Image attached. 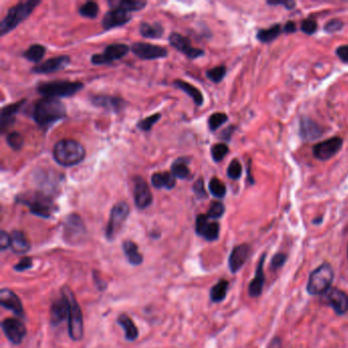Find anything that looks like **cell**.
I'll list each match as a JSON object with an SVG mask.
<instances>
[{
  "instance_id": "6da1fadb",
  "label": "cell",
  "mask_w": 348,
  "mask_h": 348,
  "mask_svg": "<svg viewBox=\"0 0 348 348\" xmlns=\"http://www.w3.org/2000/svg\"><path fill=\"white\" fill-rule=\"evenodd\" d=\"M67 115V109L59 99L45 97L38 100L33 109V119L41 127L49 126Z\"/></svg>"
},
{
  "instance_id": "7a4b0ae2",
  "label": "cell",
  "mask_w": 348,
  "mask_h": 348,
  "mask_svg": "<svg viewBox=\"0 0 348 348\" xmlns=\"http://www.w3.org/2000/svg\"><path fill=\"white\" fill-rule=\"evenodd\" d=\"M15 200L19 203L27 205L33 215L44 218H51V216L56 211V207L54 205L51 196L44 192H25L19 194L15 197Z\"/></svg>"
},
{
  "instance_id": "3957f363",
  "label": "cell",
  "mask_w": 348,
  "mask_h": 348,
  "mask_svg": "<svg viewBox=\"0 0 348 348\" xmlns=\"http://www.w3.org/2000/svg\"><path fill=\"white\" fill-rule=\"evenodd\" d=\"M84 147L73 139H62L53 147L54 161L62 167L77 166L84 160Z\"/></svg>"
},
{
  "instance_id": "277c9868",
  "label": "cell",
  "mask_w": 348,
  "mask_h": 348,
  "mask_svg": "<svg viewBox=\"0 0 348 348\" xmlns=\"http://www.w3.org/2000/svg\"><path fill=\"white\" fill-rule=\"evenodd\" d=\"M334 280V271L332 265L324 262L310 273L306 285V291L309 295H323L331 289Z\"/></svg>"
},
{
  "instance_id": "5b68a950",
  "label": "cell",
  "mask_w": 348,
  "mask_h": 348,
  "mask_svg": "<svg viewBox=\"0 0 348 348\" xmlns=\"http://www.w3.org/2000/svg\"><path fill=\"white\" fill-rule=\"evenodd\" d=\"M61 294L65 295L69 303V316H68V329L69 335L72 340L79 341L83 338L84 325L83 314L80 305H79L74 293L68 288H63Z\"/></svg>"
},
{
  "instance_id": "8992f818",
  "label": "cell",
  "mask_w": 348,
  "mask_h": 348,
  "mask_svg": "<svg viewBox=\"0 0 348 348\" xmlns=\"http://www.w3.org/2000/svg\"><path fill=\"white\" fill-rule=\"evenodd\" d=\"M39 4V0H30V1L20 2L17 5L12 6L8 10L5 18L2 20L1 24H0V34L3 36L9 33L14 28H17Z\"/></svg>"
},
{
  "instance_id": "52a82bcc",
  "label": "cell",
  "mask_w": 348,
  "mask_h": 348,
  "mask_svg": "<svg viewBox=\"0 0 348 348\" xmlns=\"http://www.w3.org/2000/svg\"><path fill=\"white\" fill-rule=\"evenodd\" d=\"M83 87L84 85L81 82L51 81L40 83L37 86V92L45 97H71Z\"/></svg>"
},
{
  "instance_id": "ba28073f",
  "label": "cell",
  "mask_w": 348,
  "mask_h": 348,
  "mask_svg": "<svg viewBox=\"0 0 348 348\" xmlns=\"http://www.w3.org/2000/svg\"><path fill=\"white\" fill-rule=\"evenodd\" d=\"M129 214H130L129 205L126 202H120L114 205L112 212H110L109 219L105 229V236L109 241H112L113 239L116 238V236L120 232L122 226L124 225Z\"/></svg>"
},
{
  "instance_id": "9c48e42d",
  "label": "cell",
  "mask_w": 348,
  "mask_h": 348,
  "mask_svg": "<svg viewBox=\"0 0 348 348\" xmlns=\"http://www.w3.org/2000/svg\"><path fill=\"white\" fill-rule=\"evenodd\" d=\"M86 235V228L82 218L76 214L67 217L63 225V239L71 244L81 242Z\"/></svg>"
},
{
  "instance_id": "30bf717a",
  "label": "cell",
  "mask_w": 348,
  "mask_h": 348,
  "mask_svg": "<svg viewBox=\"0 0 348 348\" xmlns=\"http://www.w3.org/2000/svg\"><path fill=\"white\" fill-rule=\"evenodd\" d=\"M131 50L130 47L126 44H112L108 45L104 51L99 54H94L91 58L93 65H110L116 60L121 59L128 54Z\"/></svg>"
},
{
  "instance_id": "8fae6325",
  "label": "cell",
  "mask_w": 348,
  "mask_h": 348,
  "mask_svg": "<svg viewBox=\"0 0 348 348\" xmlns=\"http://www.w3.org/2000/svg\"><path fill=\"white\" fill-rule=\"evenodd\" d=\"M343 145V140L339 137H333L315 144L312 148V154L316 160L325 162L336 155Z\"/></svg>"
},
{
  "instance_id": "7c38bea8",
  "label": "cell",
  "mask_w": 348,
  "mask_h": 348,
  "mask_svg": "<svg viewBox=\"0 0 348 348\" xmlns=\"http://www.w3.org/2000/svg\"><path fill=\"white\" fill-rule=\"evenodd\" d=\"M1 328L5 337L14 345L21 344L27 335L26 326L17 319L7 318L3 320Z\"/></svg>"
},
{
  "instance_id": "4fadbf2b",
  "label": "cell",
  "mask_w": 348,
  "mask_h": 348,
  "mask_svg": "<svg viewBox=\"0 0 348 348\" xmlns=\"http://www.w3.org/2000/svg\"><path fill=\"white\" fill-rule=\"evenodd\" d=\"M131 50L141 59H157L166 57L168 55V50L165 47L143 42L134 43L131 46Z\"/></svg>"
},
{
  "instance_id": "5bb4252c",
  "label": "cell",
  "mask_w": 348,
  "mask_h": 348,
  "mask_svg": "<svg viewBox=\"0 0 348 348\" xmlns=\"http://www.w3.org/2000/svg\"><path fill=\"white\" fill-rule=\"evenodd\" d=\"M208 215H199L196 218L195 231L208 241H216L219 236V224L218 221H210Z\"/></svg>"
},
{
  "instance_id": "9a60e30c",
  "label": "cell",
  "mask_w": 348,
  "mask_h": 348,
  "mask_svg": "<svg viewBox=\"0 0 348 348\" xmlns=\"http://www.w3.org/2000/svg\"><path fill=\"white\" fill-rule=\"evenodd\" d=\"M134 200L136 207L140 210L148 208L152 202V193L146 181L142 177L134 178Z\"/></svg>"
},
{
  "instance_id": "2e32d148",
  "label": "cell",
  "mask_w": 348,
  "mask_h": 348,
  "mask_svg": "<svg viewBox=\"0 0 348 348\" xmlns=\"http://www.w3.org/2000/svg\"><path fill=\"white\" fill-rule=\"evenodd\" d=\"M169 41L172 46L175 47L179 51L184 53L188 58H198L204 54V51L199 48H195L191 45V42L187 38L178 33H172L169 36Z\"/></svg>"
},
{
  "instance_id": "e0dca14e",
  "label": "cell",
  "mask_w": 348,
  "mask_h": 348,
  "mask_svg": "<svg viewBox=\"0 0 348 348\" xmlns=\"http://www.w3.org/2000/svg\"><path fill=\"white\" fill-rule=\"evenodd\" d=\"M326 303L338 315H343L348 310V295L337 288H331L325 293Z\"/></svg>"
},
{
  "instance_id": "ac0fdd59",
  "label": "cell",
  "mask_w": 348,
  "mask_h": 348,
  "mask_svg": "<svg viewBox=\"0 0 348 348\" xmlns=\"http://www.w3.org/2000/svg\"><path fill=\"white\" fill-rule=\"evenodd\" d=\"M250 255V246L248 244H240L235 246L229 256L228 263L232 274H236L245 264Z\"/></svg>"
},
{
  "instance_id": "d6986e66",
  "label": "cell",
  "mask_w": 348,
  "mask_h": 348,
  "mask_svg": "<svg viewBox=\"0 0 348 348\" xmlns=\"http://www.w3.org/2000/svg\"><path fill=\"white\" fill-rule=\"evenodd\" d=\"M0 304L4 308L11 310L14 314H17L21 318L25 316V311L23 308V304L19 296L15 294L12 290L3 288L0 291Z\"/></svg>"
},
{
  "instance_id": "ffe728a7",
  "label": "cell",
  "mask_w": 348,
  "mask_h": 348,
  "mask_svg": "<svg viewBox=\"0 0 348 348\" xmlns=\"http://www.w3.org/2000/svg\"><path fill=\"white\" fill-rule=\"evenodd\" d=\"M132 17L130 12H127L120 8H113L104 14L102 19V27L104 30H110L117 27L124 26L130 22Z\"/></svg>"
},
{
  "instance_id": "44dd1931",
  "label": "cell",
  "mask_w": 348,
  "mask_h": 348,
  "mask_svg": "<svg viewBox=\"0 0 348 348\" xmlns=\"http://www.w3.org/2000/svg\"><path fill=\"white\" fill-rule=\"evenodd\" d=\"M71 59L67 55L55 56L50 59H47L46 61L42 62L41 65L36 66L32 69V72L35 74H50L54 72L61 71L69 66Z\"/></svg>"
},
{
  "instance_id": "7402d4cb",
  "label": "cell",
  "mask_w": 348,
  "mask_h": 348,
  "mask_svg": "<svg viewBox=\"0 0 348 348\" xmlns=\"http://www.w3.org/2000/svg\"><path fill=\"white\" fill-rule=\"evenodd\" d=\"M69 316V303L65 295L58 298L52 303L50 306L49 321L52 326H57L61 324Z\"/></svg>"
},
{
  "instance_id": "603a6c76",
  "label": "cell",
  "mask_w": 348,
  "mask_h": 348,
  "mask_svg": "<svg viewBox=\"0 0 348 348\" xmlns=\"http://www.w3.org/2000/svg\"><path fill=\"white\" fill-rule=\"evenodd\" d=\"M299 134L304 140L312 141L320 138L324 134V129L322 126L316 124L311 119L304 117L300 120Z\"/></svg>"
},
{
  "instance_id": "cb8c5ba5",
  "label": "cell",
  "mask_w": 348,
  "mask_h": 348,
  "mask_svg": "<svg viewBox=\"0 0 348 348\" xmlns=\"http://www.w3.org/2000/svg\"><path fill=\"white\" fill-rule=\"evenodd\" d=\"M265 257H266V253H263V255L261 257L256 270V276L251 280L248 286V294L252 298L259 297L262 293L263 285L265 281L264 273H263V263L265 261Z\"/></svg>"
},
{
  "instance_id": "d4e9b609",
  "label": "cell",
  "mask_w": 348,
  "mask_h": 348,
  "mask_svg": "<svg viewBox=\"0 0 348 348\" xmlns=\"http://www.w3.org/2000/svg\"><path fill=\"white\" fill-rule=\"evenodd\" d=\"M91 101L94 105L106 108L107 110L119 113L125 107V100L120 97L109 96V95H95L91 98Z\"/></svg>"
},
{
  "instance_id": "484cf974",
  "label": "cell",
  "mask_w": 348,
  "mask_h": 348,
  "mask_svg": "<svg viewBox=\"0 0 348 348\" xmlns=\"http://www.w3.org/2000/svg\"><path fill=\"white\" fill-rule=\"evenodd\" d=\"M26 103L25 99H22L18 102L8 104L1 109V119H0V124H1V131L4 132L6 128L11 126L14 122V115L22 108V106Z\"/></svg>"
},
{
  "instance_id": "4316f807",
  "label": "cell",
  "mask_w": 348,
  "mask_h": 348,
  "mask_svg": "<svg viewBox=\"0 0 348 348\" xmlns=\"http://www.w3.org/2000/svg\"><path fill=\"white\" fill-rule=\"evenodd\" d=\"M11 237V244L10 248L14 253H18V255H23L30 250L31 244L26 237L25 233L22 231H13L10 235Z\"/></svg>"
},
{
  "instance_id": "83f0119b",
  "label": "cell",
  "mask_w": 348,
  "mask_h": 348,
  "mask_svg": "<svg viewBox=\"0 0 348 348\" xmlns=\"http://www.w3.org/2000/svg\"><path fill=\"white\" fill-rule=\"evenodd\" d=\"M117 321H118V324L122 326L123 329L125 330V338L127 340L135 341L138 338L139 336L138 329L129 315H127L126 313H122L119 315Z\"/></svg>"
},
{
  "instance_id": "f1b7e54d",
  "label": "cell",
  "mask_w": 348,
  "mask_h": 348,
  "mask_svg": "<svg viewBox=\"0 0 348 348\" xmlns=\"http://www.w3.org/2000/svg\"><path fill=\"white\" fill-rule=\"evenodd\" d=\"M175 178L172 173H155L151 177V184L157 189H173L176 185Z\"/></svg>"
},
{
  "instance_id": "f546056e",
  "label": "cell",
  "mask_w": 348,
  "mask_h": 348,
  "mask_svg": "<svg viewBox=\"0 0 348 348\" xmlns=\"http://www.w3.org/2000/svg\"><path fill=\"white\" fill-rule=\"evenodd\" d=\"M123 250L131 264L140 265L143 262V256L139 252V248L135 242L131 240H126L123 243Z\"/></svg>"
},
{
  "instance_id": "4dcf8cb0",
  "label": "cell",
  "mask_w": 348,
  "mask_h": 348,
  "mask_svg": "<svg viewBox=\"0 0 348 348\" xmlns=\"http://www.w3.org/2000/svg\"><path fill=\"white\" fill-rule=\"evenodd\" d=\"M174 86L177 87L180 90H182L186 94H188L189 96L193 99V101H194V103L196 105L200 106V105L203 104V95H202V93L196 87H194L193 85L189 84V83H187L185 81H182V80H176L175 82H174Z\"/></svg>"
},
{
  "instance_id": "1f68e13d",
  "label": "cell",
  "mask_w": 348,
  "mask_h": 348,
  "mask_svg": "<svg viewBox=\"0 0 348 348\" xmlns=\"http://www.w3.org/2000/svg\"><path fill=\"white\" fill-rule=\"evenodd\" d=\"M229 289V282L225 279L219 280L211 289L210 298L213 303H221L226 298Z\"/></svg>"
},
{
  "instance_id": "d6a6232c",
  "label": "cell",
  "mask_w": 348,
  "mask_h": 348,
  "mask_svg": "<svg viewBox=\"0 0 348 348\" xmlns=\"http://www.w3.org/2000/svg\"><path fill=\"white\" fill-rule=\"evenodd\" d=\"M282 33V27L279 24H276L268 29H262L258 32L257 38L261 43H271L276 40Z\"/></svg>"
},
{
  "instance_id": "836d02e7",
  "label": "cell",
  "mask_w": 348,
  "mask_h": 348,
  "mask_svg": "<svg viewBox=\"0 0 348 348\" xmlns=\"http://www.w3.org/2000/svg\"><path fill=\"white\" fill-rule=\"evenodd\" d=\"M108 4L112 8H120L127 12H131L144 8L147 3L145 1H134V0H120V1H109Z\"/></svg>"
},
{
  "instance_id": "e575fe53",
  "label": "cell",
  "mask_w": 348,
  "mask_h": 348,
  "mask_svg": "<svg viewBox=\"0 0 348 348\" xmlns=\"http://www.w3.org/2000/svg\"><path fill=\"white\" fill-rule=\"evenodd\" d=\"M163 33H164V28L161 24L143 23L140 26V34L144 38L156 39L162 37Z\"/></svg>"
},
{
  "instance_id": "d590c367",
  "label": "cell",
  "mask_w": 348,
  "mask_h": 348,
  "mask_svg": "<svg viewBox=\"0 0 348 348\" xmlns=\"http://www.w3.org/2000/svg\"><path fill=\"white\" fill-rule=\"evenodd\" d=\"M172 174L175 177L180 179H187L191 175V172L187 165V161L184 158H179L176 162H174L172 166Z\"/></svg>"
},
{
  "instance_id": "8d00e7d4",
  "label": "cell",
  "mask_w": 348,
  "mask_h": 348,
  "mask_svg": "<svg viewBox=\"0 0 348 348\" xmlns=\"http://www.w3.org/2000/svg\"><path fill=\"white\" fill-rule=\"evenodd\" d=\"M45 52H46V49L44 46L40 44H34L30 46L29 48L23 53V56L30 61L39 62L43 58Z\"/></svg>"
},
{
  "instance_id": "74e56055",
  "label": "cell",
  "mask_w": 348,
  "mask_h": 348,
  "mask_svg": "<svg viewBox=\"0 0 348 348\" xmlns=\"http://www.w3.org/2000/svg\"><path fill=\"white\" fill-rule=\"evenodd\" d=\"M209 189H210L211 193L213 194V196H215L217 198H223L227 193V189H226L225 184L216 177L212 178V180L210 181Z\"/></svg>"
},
{
  "instance_id": "f35d334b",
  "label": "cell",
  "mask_w": 348,
  "mask_h": 348,
  "mask_svg": "<svg viewBox=\"0 0 348 348\" xmlns=\"http://www.w3.org/2000/svg\"><path fill=\"white\" fill-rule=\"evenodd\" d=\"M98 8L99 7L96 2L88 1L80 7V9H79V13H80L82 17L89 18V19H95L98 14V11H99Z\"/></svg>"
},
{
  "instance_id": "ab89813d",
  "label": "cell",
  "mask_w": 348,
  "mask_h": 348,
  "mask_svg": "<svg viewBox=\"0 0 348 348\" xmlns=\"http://www.w3.org/2000/svg\"><path fill=\"white\" fill-rule=\"evenodd\" d=\"M212 157L216 163L223 161L229 152V147L225 143H218L212 147Z\"/></svg>"
},
{
  "instance_id": "60d3db41",
  "label": "cell",
  "mask_w": 348,
  "mask_h": 348,
  "mask_svg": "<svg viewBox=\"0 0 348 348\" xmlns=\"http://www.w3.org/2000/svg\"><path fill=\"white\" fill-rule=\"evenodd\" d=\"M228 121V116L223 113H216L212 115L209 119V127L211 131L218 130L221 125H224Z\"/></svg>"
},
{
  "instance_id": "b9f144b4",
  "label": "cell",
  "mask_w": 348,
  "mask_h": 348,
  "mask_svg": "<svg viewBox=\"0 0 348 348\" xmlns=\"http://www.w3.org/2000/svg\"><path fill=\"white\" fill-rule=\"evenodd\" d=\"M6 142H7V144L9 145V147H11L13 150H20L24 146L25 140H24V137L20 133L12 132L7 135Z\"/></svg>"
},
{
  "instance_id": "7bdbcfd3",
  "label": "cell",
  "mask_w": 348,
  "mask_h": 348,
  "mask_svg": "<svg viewBox=\"0 0 348 348\" xmlns=\"http://www.w3.org/2000/svg\"><path fill=\"white\" fill-rule=\"evenodd\" d=\"M227 69L224 66H218L214 69H211L207 72V77L210 79L211 81L214 83H218L223 80L224 77L226 76Z\"/></svg>"
},
{
  "instance_id": "ee69618b",
  "label": "cell",
  "mask_w": 348,
  "mask_h": 348,
  "mask_svg": "<svg viewBox=\"0 0 348 348\" xmlns=\"http://www.w3.org/2000/svg\"><path fill=\"white\" fill-rule=\"evenodd\" d=\"M227 175L232 180H238L242 175V166L238 160H233L228 167Z\"/></svg>"
},
{
  "instance_id": "f6af8a7d",
  "label": "cell",
  "mask_w": 348,
  "mask_h": 348,
  "mask_svg": "<svg viewBox=\"0 0 348 348\" xmlns=\"http://www.w3.org/2000/svg\"><path fill=\"white\" fill-rule=\"evenodd\" d=\"M161 118H162V115H161V114L152 115V116H150V117H148V118H146V119H144V120H141V121L138 123L137 127H138L139 129H141L142 131H149V130L152 128V127H153V125H155L156 122H157L158 120H160Z\"/></svg>"
},
{
  "instance_id": "bcb514c9",
  "label": "cell",
  "mask_w": 348,
  "mask_h": 348,
  "mask_svg": "<svg viewBox=\"0 0 348 348\" xmlns=\"http://www.w3.org/2000/svg\"><path fill=\"white\" fill-rule=\"evenodd\" d=\"M224 213H225V205L221 202L216 201L212 203L211 208L208 212V217L210 218H219L223 217Z\"/></svg>"
},
{
  "instance_id": "7dc6e473",
  "label": "cell",
  "mask_w": 348,
  "mask_h": 348,
  "mask_svg": "<svg viewBox=\"0 0 348 348\" xmlns=\"http://www.w3.org/2000/svg\"><path fill=\"white\" fill-rule=\"evenodd\" d=\"M300 29H302L304 34L312 35L315 33L316 30H318V24H316V21L313 19H305L303 21Z\"/></svg>"
},
{
  "instance_id": "c3c4849f",
  "label": "cell",
  "mask_w": 348,
  "mask_h": 348,
  "mask_svg": "<svg viewBox=\"0 0 348 348\" xmlns=\"http://www.w3.org/2000/svg\"><path fill=\"white\" fill-rule=\"evenodd\" d=\"M286 261H287V255H285V253H282V252L276 253L271 261V267L276 271L278 268L282 267L284 263L286 262Z\"/></svg>"
},
{
  "instance_id": "681fc988",
  "label": "cell",
  "mask_w": 348,
  "mask_h": 348,
  "mask_svg": "<svg viewBox=\"0 0 348 348\" xmlns=\"http://www.w3.org/2000/svg\"><path fill=\"white\" fill-rule=\"evenodd\" d=\"M343 26H344V24L341 20L333 19L326 24L325 31L327 32V33H335V32L340 31L343 28Z\"/></svg>"
},
{
  "instance_id": "f907efd6",
  "label": "cell",
  "mask_w": 348,
  "mask_h": 348,
  "mask_svg": "<svg viewBox=\"0 0 348 348\" xmlns=\"http://www.w3.org/2000/svg\"><path fill=\"white\" fill-rule=\"evenodd\" d=\"M32 266H33V261H32V259L24 258L14 265V270L17 272H24L29 270V268H31Z\"/></svg>"
},
{
  "instance_id": "816d5d0a",
  "label": "cell",
  "mask_w": 348,
  "mask_h": 348,
  "mask_svg": "<svg viewBox=\"0 0 348 348\" xmlns=\"http://www.w3.org/2000/svg\"><path fill=\"white\" fill-rule=\"evenodd\" d=\"M193 191L196 194L198 198H205L207 197V192L204 190V185H203V180L198 179L194 185H193Z\"/></svg>"
},
{
  "instance_id": "f5cc1de1",
  "label": "cell",
  "mask_w": 348,
  "mask_h": 348,
  "mask_svg": "<svg viewBox=\"0 0 348 348\" xmlns=\"http://www.w3.org/2000/svg\"><path fill=\"white\" fill-rule=\"evenodd\" d=\"M10 244L11 237L5 231H1V233H0V248H1V250H5L10 247Z\"/></svg>"
},
{
  "instance_id": "db71d44e",
  "label": "cell",
  "mask_w": 348,
  "mask_h": 348,
  "mask_svg": "<svg viewBox=\"0 0 348 348\" xmlns=\"http://www.w3.org/2000/svg\"><path fill=\"white\" fill-rule=\"evenodd\" d=\"M336 54L343 62H348V45L339 46L336 49Z\"/></svg>"
},
{
  "instance_id": "11a10c76",
  "label": "cell",
  "mask_w": 348,
  "mask_h": 348,
  "mask_svg": "<svg viewBox=\"0 0 348 348\" xmlns=\"http://www.w3.org/2000/svg\"><path fill=\"white\" fill-rule=\"evenodd\" d=\"M267 4L270 5H284L287 9H293V7L296 5L294 1H267Z\"/></svg>"
},
{
  "instance_id": "9f6ffc18",
  "label": "cell",
  "mask_w": 348,
  "mask_h": 348,
  "mask_svg": "<svg viewBox=\"0 0 348 348\" xmlns=\"http://www.w3.org/2000/svg\"><path fill=\"white\" fill-rule=\"evenodd\" d=\"M283 30H284L285 33L291 34V33H294V32H296L297 28H296V25H295V23L293 21H289V22H287L286 24H285Z\"/></svg>"
},
{
  "instance_id": "6f0895ef",
  "label": "cell",
  "mask_w": 348,
  "mask_h": 348,
  "mask_svg": "<svg viewBox=\"0 0 348 348\" xmlns=\"http://www.w3.org/2000/svg\"><path fill=\"white\" fill-rule=\"evenodd\" d=\"M321 221H322V218H316V219H313V224H319V223H321Z\"/></svg>"
},
{
  "instance_id": "680465c9",
  "label": "cell",
  "mask_w": 348,
  "mask_h": 348,
  "mask_svg": "<svg viewBox=\"0 0 348 348\" xmlns=\"http://www.w3.org/2000/svg\"><path fill=\"white\" fill-rule=\"evenodd\" d=\"M347 260H348V245H347Z\"/></svg>"
}]
</instances>
